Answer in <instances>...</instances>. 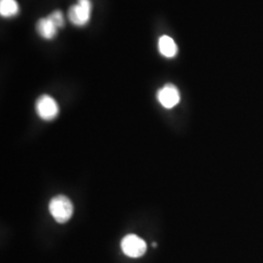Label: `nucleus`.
I'll use <instances>...</instances> for the list:
<instances>
[{"label":"nucleus","mask_w":263,"mask_h":263,"mask_svg":"<svg viewBox=\"0 0 263 263\" xmlns=\"http://www.w3.org/2000/svg\"><path fill=\"white\" fill-rule=\"evenodd\" d=\"M35 109L38 116L45 121L54 120L60 112V108L56 101L48 95H42L38 98L35 104Z\"/></svg>","instance_id":"7ed1b4c3"},{"label":"nucleus","mask_w":263,"mask_h":263,"mask_svg":"<svg viewBox=\"0 0 263 263\" xmlns=\"http://www.w3.org/2000/svg\"><path fill=\"white\" fill-rule=\"evenodd\" d=\"M38 34L44 39H53L57 35L58 28L49 18L38 20L36 24Z\"/></svg>","instance_id":"423d86ee"},{"label":"nucleus","mask_w":263,"mask_h":263,"mask_svg":"<svg viewBox=\"0 0 263 263\" xmlns=\"http://www.w3.org/2000/svg\"><path fill=\"white\" fill-rule=\"evenodd\" d=\"M48 18L54 23V25H55L58 28H63L64 25H65L64 15H63V13H62L61 11H59V10L52 12V13L48 16Z\"/></svg>","instance_id":"1a4fd4ad"},{"label":"nucleus","mask_w":263,"mask_h":263,"mask_svg":"<svg viewBox=\"0 0 263 263\" xmlns=\"http://www.w3.org/2000/svg\"><path fill=\"white\" fill-rule=\"evenodd\" d=\"M146 248L145 241L135 234L125 236L121 242L123 253L132 258L142 256L146 252Z\"/></svg>","instance_id":"20e7f679"},{"label":"nucleus","mask_w":263,"mask_h":263,"mask_svg":"<svg viewBox=\"0 0 263 263\" xmlns=\"http://www.w3.org/2000/svg\"><path fill=\"white\" fill-rule=\"evenodd\" d=\"M158 50L162 56L174 58L178 54V46L175 40L168 35H163L158 40Z\"/></svg>","instance_id":"0eeeda50"},{"label":"nucleus","mask_w":263,"mask_h":263,"mask_svg":"<svg viewBox=\"0 0 263 263\" xmlns=\"http://www.w3.org/2000/svg\"><path fill=\"white\" fill-rule=\"evenodd\" d=\"M92 2L91 0H78L77 4L68 10V19L72 25L83 27L91 19Z\"/></svg>","instance_id":"f03ea898"},{"label":"nucleus","mask_w":263,"mask_h":263,"mask_svg":"<svg viewBox=\"0 0 263 263\" xmlns=\"http://www.w3.org/2000/svg\"><path fill=\"white\" fill-rule=\"evenodd\" d=\"M19 4L16 0H0V14L4 18H11L19 13Z\"/></svg>","instance_id":"6e6552de"},{"label":"nucleus","mask_w":263,"mask_h":263,"mask_svg":"<svg viewBox=\"0 0 263 263\" xmlns=\"http://www.w3.org/2000/svg\"><path fill=\"white\" fill-rule=\"evenodd\" d=\"M49 211L57 222L65 223L72 216L73 205L66 196L58 195L50 201Z\"/></svg>","instance_id":"f257e3e1"},{"label":"nucleus","mask_w":263,"mask_h":263,"mask_svg":"<svg viewBox=\"0 0 263 263\" xmlns=\"http://www.w3.org/2000/svg\"><path fill=\"white\" fill-rule=\"evenodd\" d=\"M157 99L163 107L171 109L179 104L180 96L175 85L166 84L158 91Z\"/></svg>","instance_id":"39448f33"}]
</instances>
